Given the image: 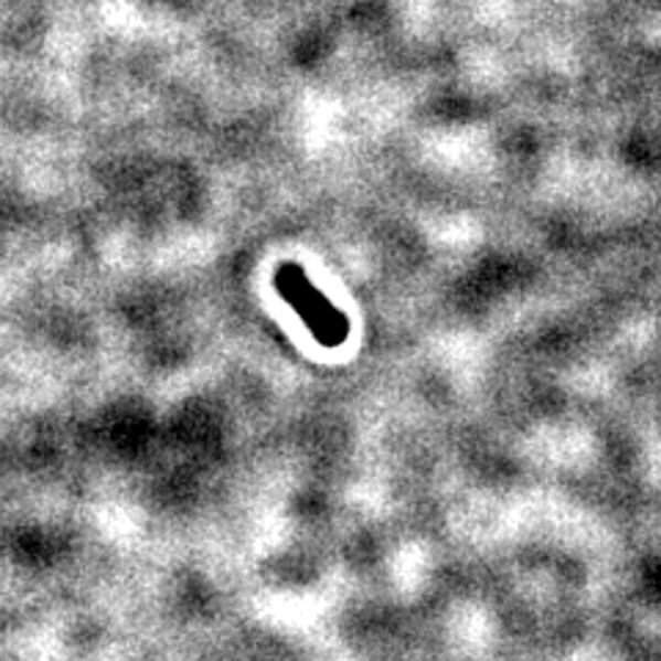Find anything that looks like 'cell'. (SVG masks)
<instances>
[{"instance_id":"cell-1","label":"cell","mask_w":661,"mask_h":661,"mask_svg":"<svg viewBox=\"0 0 661 661\" xmlns=\"http://www.w3.org/2000/svg\"><path fill=\"white\" fill-rule=\"evenodd\" d=\"M274 287L279 292L281 301L298 314L307 331L312 333V339L323 348H339L348 342L350 337V320L342 309H337V303H331L318 287L312 285L301 265L296 263H281L279 270L274 276Z\"/></svg>"}]
</instances>
